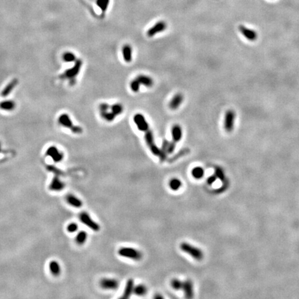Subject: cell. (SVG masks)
Segmentation results:
<instances>
[{
  "mask_svg": "<svg viewBox=\"0 0 299 299\" xmlns=\"http://www.w3.org/2000/svg\"><path fill=\"white\" fill-rule=\"evenodd\" d=\"M58 123H59L60 125L69 129L73 134H81L83 131L81 127L73 125V122L70 119V116L67 114H61L59 116V118H58Z\"/></svg>",
  "mask_w": 299,
  "mask_h": 299,
  "instance_id": "obj_1",
  "label": "cell"
},
{
  "mask_svg": "<svg viewBox=\"0 0 299 299\" xmlns=\"http://www.w3.org/2000/svg\"><path fill=\"white\" fill-rule=\"evenodd\" d=\"M171 134L172 141L169 143L168 146V154H172L176 147V143L180 142L182 138V129L178 124H175L172 127Z\"/></svg>",
  "mask_w": 299,
  "mask_h": 299,
  "instance_id": "obj_2",
  "label": "cell"
},
{
  "mask_svg": "<svg viewBox=\"0 0 299 299\" xmlns=\"http://www.w3.org/2000/svg\"><path fill=\"white\" fill-rule=\"evenodd\" d=\"M180 249L181 251L189 254L191 257L195 258L197 260H201L204 257V254L201 249L190 245L189 243L182 242L180 245Z\"/></svg>",
  "mask_w": 299,
  "mask_h": 299,
  "instance_id": "obj_3",
  "label": "cell"
},
{
  "mask_svg": "<svg viewBox=\"0 0 299 299\" xmlns=\"http://www.w3.org/2000/svg\"><path fill=\"white\" fill-rule=\"evenodd\" d=\"M82 65V61L81 59H78L75 61V64L73 67L66 70L63 74L60 76L61 79H70L73 80L78 75L81 69Z\"/></svg>",
  "mask_w": 299,
  "mask_h": 299,
  "instance_id": "obj_4",
  "label": "cell"
},
{
  "mask_svg": "<svg viewBox=\"0 0 299 299\" xmlns=\"http://www.w3.org/2000/svg\"><path fill=\"white\" fill-rule=\"evenodd\" d=\"M119 254L122 257H125L134 260H139L142 258V254L134 248L122 247L118 251Z\"/></svg>",
  "mask_w": 299,
  "mask_h": 299,
  "instance_id": "obj_5",
  "label": "cell"
},
{
  "mask_svg": "<svg viewBox=\"0 0 299 299\" xmlns=\"http://www.w3.org/2000/svg\"><path fill=\"white\" fill-rule=\"evenodd\" d=\"M144 137H145V141H146L147 146L149 147L151 152H152L155 156H159V152H160V149L159 148L158 146H157L155 142L152 132L150 129V128H149L145 132Z\"/></svg>",
  "mask_w": 299,
  "mask_h": 299,
  "instance_id": "obj_6",
  "label": "cell"
},
{
  "mask_svg": "<svg viewBox=\"0 0 299 299\" xmlns=\"http://www.w3.org/2000/svg\"><path fill=\"white\" fill-rule=\"evenodd\" d=\"M236 116V112L233 110H227L226 113H225L224 128L227 132H231L233 130Z\"/></svg>",
  "mask_w": 299,
  "mask_h": 299,
  "instance_id": "obj_7",
  "label": "cell"
},
{
  "mask_svg": "<svg viewBox=\"0 0 299 299\" xmlns=\"http://www.w3.org/2000/svg\"><path fill=\"white\" fill-rule=\"evenodd\" d=\"M133 120L138 130L145 132L150 128L148 123L142 114H136L133 117Z\"/></svg>",
  "mask_w": 299,
  "mask_h": 299,
  "instance_id": "obj_8",
  "label": "cell"
},
{
  "mask_svg": "<svg viewBox=\"0 0 299 299\" xmlns=\"http://www.w3.org/2000/svg\"><path fill=\"white\" fill-rule=\"evenodd\" d=\"M80 219H81V221L83 224H85L86 226L88 227L89 229H91V230L94 231H98L100 230V227L99 225L92 220L87 213H81V214L80 215Z\"/></svg>",
  "mask_w": 299,
  "mask_h": 299,
  "instance_id": "obj_9",
  "label": "cell"
},
{
  "mask_svg": "<svg viewBox=\"0 0 299 299\" xmlns=\"http://www.w3.org/2000/svg\"><path fill=\"white\" fill-rule=\"evenodd\" d=\"M46 155L48 157H51V159L55 163H59L63 161L64 159L63 152L58 150L57 147L54 146L49 147L46 151Z\"/></svg>",
  "mask_w": 299,
  "mask_h": 299,
  "instance_id": "obj_10",
  "label": "cell"
},
{
  "mask_svg": "<svg viewBox=\"0 0 299 299\" xmlns=\"http://www.w3.org/2000/svg\"><path fill=\"white\" fill-rule=\"evenodd\" d=\"M166 28H167V24H166L165 21H159L148 29L147 31V35L149 38H152V37L157 35V33L163 32V30L166 29Z\"/></svg>",
  "mask_w": 299,
  "mask_h": 299,
  "instance_id": "obj_11",
  "label": "cell"
},
{
  "mask_svg": "<svg viewBox=\"0 0 299 299\" xmlns=\"http://www.w3.org/2000/svg\"><path fill=\"white\" fill-rule=\"evenodd\" d=\"M239 30L240 33H241L249 41L254 42L258 38V33L254 30L249 29V28L243 25H240L239 26Z\"/></svg>",
  "mask_w": 299,
  "mask_h": 299,
  "instance_id": "obj_12",
  "label": "cell"
},
{
  "mask_svg": "<svg viewBox=\"0 0 299 299\" xmlns=\"http://www.w3.org/2000/svg\"><path fill=\"white\" fill-rule=\"evenodd\" d=\"M100 285L104 289H112L115 290L119 287V283L118 280L113 278H103L100 280Z\"/></svg>",
  "mask_w": 299,
  "mask_h": 299,
  "instance_id": "obj_13",
  "label": "cell"
},
{
  "mask_svg": "<svg viewBox=\"0 0 299 299\" xmlns=\"http://www.w3.org/2000/svg\"><path fill=\"white\" fill-rule=\"evenodd\" d=\"M64 186H65V184L60 180L58 175H55V176L49 185V189L53 191H60L64 189Z\"/></svg>",
  "mask_w": 299,
  "mask_h": 299,
  "instance_id": "obj_14",
  "label": "cell"
},
{
  "mask_svg": "<svg viewBox=\"0 0 299 299\" xmlns=\"http://www.w3.org/2000/svg\"><path fill=\"white\" fill-rule=\"evenodd\" d=\"M184 101V96L181 93H177L172 98L170 103H169V107L172 110L178 109L181 104Z\"/></svg>",
  "mask_w": 299,
  "mask_h": 299,
  "instance_id": "obj_15",
  "label": "cell"
},
{
  "mask_svg": "<svg viewBox=\"0 0 299 299\" xmlns=\"http://www.w3.org/2000/svg\"><path fill=\"white\" fill-rule=\"evenodd\" d=\"M19 81L17 78H14L8 82V84L3 89V90L1 92V96L2 97H7L10 94L12 91H13L15 87L18 85Z\"/></svg>",
  "mask_w": 299,
  "mask_h": 299,
  "instance_id": "obj_16",
  "label": "cell"
},
{
  "mask_svg": "<svg viewBox=\"0 0 299 299\" xmlns=\"http://www.w3.org/2000/svg\"><path fill=\"white\" fill-rule=\"evenodd\" d=\"M182 289L184 292L185 297L187 298H191L193 297V282L190 280H186L184 282Z\"/></svg>",
  "mask_w": 299,
  "mask_h": 299,
  "instance_id": "obj_17",
  "label": "cell"
},
{
  "mask_svg": "<svg viewBox=\"0 0 299 299\" xmlns=\"http://www.w3.org/2000/svg\"><path fill=\"white\" fill-rule=\"evenodd\" d=\"M134 280L132 279H129L127 281V283H126L125 287L121 298L123 299H127L130 297V296L132 295V293L134 292Z\"/></svg>",
  "mask_w": 299,
  "mask_h": 299,
  "instance_id": "obj_18",
  "label": "cell"
},
{
  "mask_svg": "<svg viewBox=\"0 0 299 299\" xmlns=\"http://www.w3.org/2000/svg\"><path fill=\"white\" fill-rule=\"evenodd\" d=\"M169 142L166 139H164L162 143V146L161 149H160V152H159V160L160 162L163 163L164 162L166 158H167V155L168 154V146H169Z\"/></svg>",
  "mask_w": 299,
  "mask_h": 299,
  "instance_id": "obj_19",
  "label": "cell"
},
{
  "mask_svg": "<svg viewBox=\"0 0 299 299\" xmlns=\"http://www.w3.org/2000/svg\"><path fill=\"white\" fill-rule=\"evenodd\" d=\"M123 57L125 63H130L132 60V49L130 45L125 44L122 48Z\"/></svg>",
  "mask_w": 299,
  "mask_h": 299,
  "instance_id": "obj_20",
  "label": "cell"
},
{
  "mask_svg": "<svg viewBox=\"0 0 299 299\" xmlns=\"http://www.w3.org/2000/svg\"><path fill=\"white\" fill-rule=\"evenodd\" d=\"M136 79L140 83V85H143L147 87H152L154 85L152 78L146 75H138L136 77Z\"/></svg>",
  "mask_w": 299,
  "mask_h": 299,
  "instance_id": "obj_21",
  "label": "cell"
},
{
  "mask_svg": "<svg viewBox=\"0 0 299 299\" xmlns=\"http://www.w3.org/2000/svg\"><path fill=\"white\" fill-rule=\"evenodd\" d=\"M66 199H67V202H68L71 206H73V207H75V208L82 207V201L79 198H78V197L74 196V195H71V194H69V195L67 196Z\"/></svg>",
  "mask_w": 299,
  "mask_h": 299,
  "instance_id": "obj_22",
  "label": "cell"
},
{
  "mask_svg": "<svg viewBox=\"0 0 299 299\" xmlns=\"http://www.w3.org/2000/svg\"><path fill=\"white\" fill-rule=\"evenodd\" d=\"M16 104L15 102L12 100H3L0 102V109L4 111H12L13 110Z\"/></svg>",
  "mask_w": 299,
  "mask_h": 299,
  "instance_id": "obj_23",
  "label": "cell"
},
{
  "mask_svg": "<svg viewBox=\"0 0 299 299\" xmlns=\"http://www.w3.org/2000/svg\"><path fill=\"white\" fill-rule=\"evenodd\" d=\"M49 269L51 273L55 276H59L61 272V269L59 263L57 261H51L49 263Z\"/></svg>",
  "mask_w": 299,
  "mask_h": 299,
  "instance_id": "obj_24",
  "label": "cell"
},
{
  "mask_svg": "<svg viewBox=\"0 0 299 299\" xmlns=\"http://www.w3.org/2000/svg\"><path fill=\"white\" fill-rule=\"evenodd\" d=\"M189 152H190V149L189 148L181 149V150L179 151L177 154H175L173 157H171V158L168 159V163H173L175 161H176L178 159H180L181 157L188 155Z\"/></svg>",
  "mask_w": 299,
  "mask_h": 299,
  "instance_id": "obj_25",
  "label": "cell"
},
{
  "mask_svg": "<svg viewBox=\"0 0 299 299\" xmlns=\"http://www.w3.org/2000/svg\"><path fill=\"white\" fill-rule=\"evenodd\" d=\"M87 239V233L85 231H79L76 237V241L77 244L80 245H82L86 242Z\"/></svg>",
  "mask_w": 299,
  "mask_h": 299,
  "instance_id": "obj_26",
  "label": "cell"
},
{
  "mask_svg": "<svg viewBox=\"0 0 299 299\" xmlns=\"http://www.w3.org/2000/svg\"><path fill=\"white\" fill-rule=\"evenodd\" d=\"M191 175L196 180H200L204 177V171L202 167H195L191 171Z\"/></svg>",
  "mask_w": 299,
  "mask_h": 299,
  "instance_id": "obj_27",
  "label": "cell"
},
{
  "mask_svg": "<svg viewBox=\"0 0 299 299\" xmlns=\"http://www.w3.org/2000/svg\"><path fill=\"white\" fill-rule=\"evenodd\" d=\"M181 186H182V183L179 179H172L170 182H169V186H170L171 189L174 191L178 190L181 187Z\"/></svg>",
  "mask_w": 299,
  "mask_h": 299,
  "instance_id": "obj_28",
  "label": "cell"
},
{
  "mask_svg": "<svg viewBox=\"0 0 299 299\" xmlns=\"http://www.w3.org/2000/svg\"><path fill=\"white\" fill-rule=\"evenodd\" d=\"M110 110H111V112L117 116L123 113V107L121 104L115 103L110 106Z\"/></svg>",
  "mask_w": 299,
  "mask_h": 299,
  "instance_id": "obj_29",
  "label": "cell"
},
{
  "mask_svg": "<svg viewBox=\"0 0 299 299\" xmlns=\"http://www.w3.org/2000/svg\"><path fill=\"white\" fill-rule=\"evenodd\" d=\"M100 114L101 117H102L104 120H105V121L108 122L113 121L116 117V116L114 114L112 113V112H108V111L100 112Z\"/></svg>",
  "mask_w": 299,
  "mask_h": 299,
  "instance_id": "obj_30",
  "label": "cell"
},
{
  "mask_svg": "<svg viewBox=\"0 0 299 299\" xmlns=\"http://www.w3.org/2000/svg\"><path fill=\"white\" fill-rule=\"evenodd\" d=\"M63 59L66 63H73L76 60L75 54L72 52H65L63 55Z\"/></svg>",
  "mask_w": 299,
  "mask_h": 299,
  "instance_id": "obj_31",
  "label": "cell"
},
{
  "mask_svg": "<svg viewBox=\"0 0 299 299\" xmlns=\"http://www.w3.org/2000/svg\"><path fill=\"white\" fill-rule=\"evenodd\" d=\"M134 294L138 296H144L147 293L146 287L143 285H138L134 288Z\"/></svg>",
  "mask_w": 299,
  "mask_h": 299,
  "instance_id": "obj_32",
  "label": "cell"
},
{
  "mask_svg": "<svg viewBox=\"0 0 299 299\" xmlns=\"http://www.w3.org/2000/svg\"><path fill=\"white\" fill-rule=\"evenodd\" d=\"M183 284H184V282L181 281V280H178L177 278L172 279L171 283L172 287L174 289H175V290H180V289H182Z\"/></svg>",
  "mask_w": 299,
  "mask_h": 299,
  "instance_id": "obj_33",
  "label": "cell"
},
{
  "mask_svg": "<svg viewBox=\"0 0 299 299\" xmlns=\"http://www.w3.org/2000/svg\"><path fill=\"white\" fill-rule=\"evenodd\" d=\"M110 0H97L96 4L98 7H99L103 12L106 11L107 7H108Z\"/></svg>",
  "mask_w": 299,
  "mask_h": 299,
  "instance_id": "obj_34",
  "label": "cell"
},
{
  "mask_svg": "<svg viewBox=\"0 0 299 299\" xmlns=\"http://www.w3.org/2000/svg\"><path fill=\"white\" fill-rule=\"evenodd\" d=\"M140 85H141L140 83L138 82V81L136 78L132 80V81L130 82V85H129L131 90L133 92H138L139 91Z\"/></svg>",
  "mask_w": 299,
  "mask_h": 299,
  "instance_id": "obj_35",
  "label": "cell"
},
{
  "mask_svg": "<svg viewBox=\"0 0 299 299\" xmlns=\"http://www.w3.org/2000/svg\"><path fill=\"white\" fill-rule=\"evenodd\" d=\"M215 175L221 181H224L225 180V175L222 169L220 167H217L215 170Z\"/></svg>",
  "mask_w": 299,
  "mask_h": 299,
  "instance_id": "obj_36",
  "label": "cell"
},
{
  "mask_svg": "<svg viewBox=\"0 0 299 299\" xmlns=\"http://www.w3.org/2000/svg\"><path fill=\"white\" fill-rule=\"evenodd\" d=\"M78 229V226L76 223H71L67 226V231L69 233H74Z\"/></svg>",
  "mask_w": 299,
  "mask_h": 299,
  "instance_id": "obj_37",
  "label": "cell"
},
{
  "mask_svg": "<svg viewBox=\"0 0 299 299\" xmlns=\"http://www.w3.org/2000/svg\"><path fill=\"white\" fill-rule=\"evenodd\" d=\"M110 109V105L109 104L105 103H101L99 105V106H98V110H99L100 112H106V111H108Z\"/></svg>",
  "mask_w": 299,
  "mask_h": 299,
  "instance_id": "obj_38",
  "label": "cell"
},
{
  "mask_svg": "<svg viewBox=\"0 0 299 299\" xmlns=\"http://www.w3.org/2000/svg\"><path fill=\"white\" fill-rule=\"evenodd\" d=\"M47 169H48V171L54 172V173H55L56 175H60L63 174V173H62V171H60V170H58V168L54 167V166H47Z\"/></svg>",
  "mask_w": 299,
  "mask_h": 299,
  "instance_id": "obj_39",
  "label": "cell"
},
{
  "mask_svg": "<svg viewBox=\"0 0 299 299\" xmlns=\"http://www.w3.org/2000/svg\"><path fill=\"white\" fill-rule=\"evenodd\" d=\"M216 179H217V177L215 176V175H212V176H210L209 177L208 179H207V183L208 185H211L213 184L215 181H216Z\"/></svg>",
  "mask_w": 299,
  "mask_h": 299,
  "instance_id": "obj_40",
  "label": "cell"
},
{
  "mask_svg": "<svg viewBox=\"0 0 299 299\" xmlns=\"http://www.w3.org/2000/svg\"><path fill=\"white\" fill-rule=\"evenodd\" d=\"M155 298H163V297L161 295H159V294H157V295L155 296Z\"/></svg>",
  "mask_w": 299,
  "mask_h": 299,
  "instance_id": "obj_41",
  "label": "cell"
},
{
  "mask_svg": "<svg viewBox=\"0 0 299 299\" xmlns=\"http://www.w3.org/2000/svg\"><path fill=\"white\" fill-rule=\"evenodd\" d=\"M2 152V146H1V143H0V152Z\"/></svg>",
  "mask_w": 299,
  "mask_h": 299,
  "instance_id": "obj_42",
  "label": "cell"
}]
</instances>
